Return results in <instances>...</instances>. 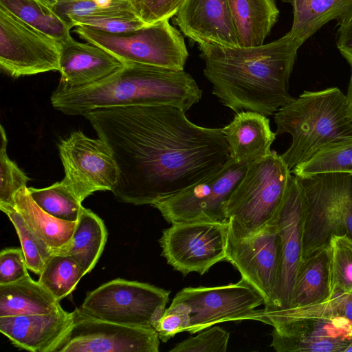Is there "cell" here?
Instances as JSON below:
<instances>
[{"mask_svg":"<svg viewBox=\"0 0 352 352\" xmlns=\"http://www.w3.org/2000/svg\"><path fill=\"white\" fill-rule=\"evenodd\" d=\"M185 0H134L139 16L147 24L175 16Z\"/></svg>","mask_w":352,"mask_h":352,"instance_id":"39","label":"cell"},{"mask_svg":"<svg viewBox=\"0 0 352 352\" xmlns=\"http://www.w3.org/2000/svg\"><path fill=\"white\" fill-rule=\"evenodd\" d=\"M23 252L19 248H7L0 252V285L16 282L28 275Z\"/></svg>","mask_w":352,"mask_h":352,"instance_id":"40","label":"cell"},{"mask_svg":"<svg viewBox=\"0 0 352 352\" xmlns=\"http://www.w3.org/2000/svg\"><path fill=\"white\" fill-rule=\"evenodd\" d=\"M336 46L342 56L352 65V20L338 30Z\"/></svg>","mask_w":352,"mask_h":352,"instance_id":"42","label":"cell"},{"mask_svg":"<svg viewBox=\"0 0 352 352\" xmlns=\"http://www.w3.org/2000/svg\"><path fill=\"white\" fill-rule=\"evenodd\" d=\"M346 96V99H347V103H348L349 113H350L351 116L352 117V65H351V78H350L349 85V87H348V91H347V95Z\"/></svg>","mask_w":352,"mask_h":352,"instance_id":"43","label":"cell"},{"mask_svg":"<svg viewBox=\"0 0 352 352\" xmlns=\"http://www.w3.org/2000/svg\"><path fill=\"white\" fill-rule=\"evenodd\" d=\"M293 8L290 32L303 44L323 25L339 27L352 20V0H287Z\"/></svg>","mask_w":352,"mask_h":352,"instance_id":"24","label":"cell"},{"mask_svg":"<svg viewBox=\"0 0 352 352\" xmlns=\"http://www.w3.org/2000/svg\"><path fill=\"white\" fill-rule=\"evenodd\" d=\"M72 318V311L61 306L48 314L0 317V331L17 348L51 352L70 327Z\"/></svg>","mask_w":352,"mask_h":352,"instance_id":"20","label":"cell"},{"mask_svg":"<svg viewBox=\"0 0 352 352\" xmlns=\"http://www.w3.org/2000/svg\"><path fill=\"white\" fill-rule=\"evenodd\" d=\"M297 178L306 203L304 259L328 245L333 235L352 238V174L322 173Z\"/></svg>","mask_w":352,"mask_h":352,"instance_id":"7","label":"cell"},{"mask_svg":"<svg viewBox=\"0 0 352 352\" xmlns=\"http://www.w3.org/2000/svg\"><path fill=\"white\" fill-rule=\"evenodd\" d=\"M244 320L271 325L277 352H344L352 341V322L302 307L254 309Z\"/></svg>","mask_w":352,"mask_h":352,"instance_id":"5","label":"cell"},{"mask_svg":"<svg viewBox=\"0 0 352 352\" xmlns=\"http://www.w3.org/2000/svg\"><path fill=\"white\" fill-rule=\"evenodd\" d=\"M230 333L221 327L213 325L176 344L170 352H226Z\"/></svg>","mask_w":352,"mask_h":352,"instance_id":"36","label":"cell"},{"mask_svg":"<svg viewBox=\"0 0 352 352\" xmlns=\"http://www.w3.org/2000/svg\"><path fill=\"white\" fill-rule=\"evenodd\" d=\"M0 209L15 228L28 270L39 276L53 250L30 228L15 206H0Z\"/></svg>","mask_w":352,"mask_h":352,"instance_id":"32","label":"cell"},{"mask_svg":"<svg viewBox=\"0 0 352 352\" xmlns=\"http://www.w3.org/2000/svg\"><path fill=\"white\" fill-rule=\"evenodd\" d=\"M133 1L134 0H59L54 10L67 21L74 16L138 15Z\"/></svg>","mask_w":352,"mask_h":352,"instance_id":"33","label":"cell"},{"mask_svg":"<svg viewBox=\"0 0 352 352\" xmlns=\"http://www.w3.org/2000/svg\"><path fill=\"white\" fill-rule=\"evenodd\" d=\"M72 322L51 352H158L153 328L129 327L73 311Z\"/></svg>","mask_w":352,"mask_h":352,"instance_id":"14","label":"cell"},{"mask_svg":"<svg viewBox=\"0 0 352 352\" xmlns=\"http://www.w3.org/2000/svg\"><path fill=\"white\" fill-rule=\"evenodd\" d=\"M175 21L199 47H239L228 0H185Z\"/></svg>","mask_w":352,"mask_h":352,"instance_id":"18","label":"cell"},{"mask_svg":"<svg viewBox=\"0 0 352 352\" xmlns=\"http://www.w3.org/2000/svg\"><path fill=\"white\" fill-rule=\"evenodd\" d=\"M305 214L303 186L297 177L291 174L284 198L276 212L281 245L279 282L272 305L264 308L285 309L290 305L296 277L303 259Z\"/></svg>","mask_w":352,"mask_h":352,"instance_id":"17","label":"cell"},{"mask_svg":"<svg viewBox=\"0 0 352 352\" xmlns=\"http://www.w3.org/2000/svg\"><path fill=\"white\" fill-rule=\"evenodd\" d=\"M0 131V206H15V196L19 190L27 187L29 178L9 158L7 153L8 139L2 125Z\"/></svg>","mask_w":352,"mask_h":352,"instance_id":"35","label":"cell"},{"mask_svg":"<svg viewBox=\"0 0 352 352\" xmlns=\"http://www.w3.org/2000/svg\"><path fill=\"white\" fill-rule=\"evenodd\" d=\"M302 43L289 31L281 38L252 47H200L204 74L212 93L236 113L251 111L266 116L293 100L289 80Z\"/></svg>","mask_w":352,"mask_h":352,"instance_id":"2","label":"cell"},{"mask_svg":"<svg viewBox=\"0 0 352 352\" xmlns=\"http://www.w3.org/2000/svg\"><path fill=\"white\" fill-rule=\"evenodd\" d=\"M45 5L47 6L48 7L51 8H54L57 3H58L59 0H38Z\"/></svg>","mask_w":352,"mask_h":352,"instance_id":"44","label":"cell"},{"mask_svg":"<svg viewBox=\"0 0 352 352\" xmlns=\"http://www.w3.org/2000/svg\"><path fill=\"white\" fill-rule=\"evenodd\" d=\"M202 91L184 70L126 63L111 76L91 85L67 89L58 85L53 107L64 114L84 116L102 108L166 104L186 112L201 98Z\"/></svg>","mask_w":352,"mask_h":352,"instance_id":"3","label":"cell"},{"mask_svg":"<svg viewBox=\"0 0 352 352\" xmlns=\"http://www.w3.org/2000/svg\"><path fill=\"white\" fill-rule=\"evenodd\" d=\"M291 173L296 177L322 173L352 174V137L329 144L307 161L295 166Z\"/></svg>","mask_w":352,"mask_h":352,"instance_id":"29","label":"cell"},{"mask_svg":"<svg viewBox=\"0 0 352 352\" xmlns=\"http://www.w3.org/2000/svg\"><path fill=\"white\" fill-rule=\"evenodd\" d=\"M240 47L263 44L279 15L274 0H228Z\"/></svg>","mask_w":352,"mask_h":352,"instance_id":"23","label":"cell"},{"mask_svg":"<svg viewBox=\"0 0 352 352\" xmlns=\"http://www.w3.org/2000/svg\"><path fill=\"white\" fill-rule=\"evenodd\" d=\"M228 223L186 221L172 223L159 240L163 256L173 268L186 276L204 274L226 261Z\"/></svg>","mask_w":352,"mask_h":352,"instance_id":"12","label":"cell"},{"mask_svg":"<svg viewBox=\"0 0 352 352\" xmlns=\"http://www.w3.org/2000/svg\"><path fill=\"white\" fill-rule=\"evenodd\" d=\"M168 19L123 33H109L85 26L74 30L89 43L100 47L124 63L184 70L188 53L182 35Z\"/></svg>","mask_w":352,"mask_h":352,"instance_id":"8","label":"cell"},{"mask_svg":"<svg viewBox=\"0 0 352 352\" xmlns=\"http://www.w3.org/2000/svg\"><path fill=\"white\" fill-rule=\"evenodd\" d=\"M60 43L0 5V66L18 78L59 71Z\"/></svg>","mask_w":352,"mask_h":352,"instance_id":"13","label":"cell"},{"mask_svg":"<svg viewBox=\"0 0 352 352\" xmlns=\"http://www.w3.org/2000/svg\"><path fill=\"white\" fill-rule=\"evenodd\" d=\"M344 352H352V341L349 343Z\"/></svg>","mask_w":352,"mask_h":352,"instance_id":"45","label":"cell"},{"mask_svg":"<svg viewBox=\"0 0 352 352\" xmlns=\"http://www.w3.org/2000/svg\"><path fill=\"white\" fill-rule=\"evenodd\" d=\"M226 255V261L263 297L265 307H271L278 285L281 265L276 214L264 227L248 234L228 225Z\"/></svg>","mask_w":352,"mask_h":352,"instance_id":"11","label":"cell"},{"mask_svg":"<svg viewBox=\"0 0 352 352\" xmlns=\"http://www.w3.org/2000/svg\"><path fill=\"white\" fill-rule=\"evenodd\" d=\"M291 174L274 151L250 163L227 203L229 226L248 234L267 225L284 198Z\"/></svg>","mask_w":352,"mask_h":352,"instance_id":"6","label":"cell"},{"mask_svg":"<svg viewBox=\"0 0 352 352\" xmlns=\"http://www.w3.org/2000/svg\"><path fill=\"white\" fill-rule=\"evenodd\" d=\"M190 324V309L184 302L173 300L166 308L161 318L156 322L154 329L160 341L166 342L176 334L187 331Z\"/></svg>","mask_w":352,"mask_h":352,"instance_id":"38","label":"cell"},{"mask_svg":"<svg viewBox=\"0 0 352 352\" xmlns=\"http://www.w3.org/2000/svg\"><path fill=\"white\" fill-rule=\"evenodd\" d=\"M174 300L190 309V334L227 321L244 320L258 307L265 304L263 297L245 279L236 283L214 287H185Z\"/></svg>","mask_w":352,"mask_h":352,"instance_id":"16","label":"cell"},{"mask_svg":"<svg viewBox=\"0 0 352 352\" xmlns=\"http://www.w3.org/2000/svg\"><path fill=\"white\" fill-rule=\"evenodd\" d=\"M249 164L236 162L228 157L223 166L214 174L152 206L171 224L186 221L228 223V201Z\"/></svg>","mask_w":352,"mask_h":352,"instance_id":"10","label":"cell"},{"mask_svg":"<svg viewBox=\"0 0 352 352\" xmlns=\"http://www.w3.org/2000/svg\"><path fill=\"white\" fill-rule=\"evenodd\" d=\"M74 26H85L109 33H123L148 25L138 15L104 17L74 16L68 19Z\"/></svg>","mask_w":352,"mask_h":352,"instance_id":"37","label":"cell"},{"mask_svg":"<svg viewBox=\"0 0 352 352\" xmlns=\"http://www.w3.org/2000/svg\"><path fill=\"white\" fill-rule=\"evenodd\" d=\"M60 79L58 86L76 89L111 76L125 63L103 48L75 41L71 35L60 41Z\"/></svg>","mask_w":352,"mask_h":352,"instance_id":"19","label":"cell"},{"mask_svg":"<svg viewBox=\"0 0 352 352\" xmlns=\"http://www.w3.org/2000/svg\"><path fill=\"white\" fill-rule=\"evenodd\" d=\"M229 146V157L236 162L251 163L267 155L276 138L266 116L241 111L221 129Z\"/></svg>","mask_w":352,"mask_h":352,"instance_id":"21","label":"cell"},{"mask_svg":"<svg viewBox=\"0 0 352 352\" xmlns=\"http://www.w3.org/2000/svg\"><path fill=\"white\" fill-rule=\"evenodd\" d=\"M15 207L30 228L53 250L69 242L77 221L57 219L41 209L31 197L28 187L15 196Z\"/></svg>","mask_w":352,"mask_h":352,"instance_id":"27","label":"cell"},{"mask_svg":"<svg viewBox=\"0 0 352 352\" xmlns=\"http://www.w3.org/2000/svg\"><path fill=\"white\" fill-rule=\"evenodd\" d=\"M274 122L276 135L287 133L292 138L280 155L290 170L329 144L352 137L346 96L337 87L305 91L275 113Z\"/></svg>","mask_w":352,"mask_h":352,"instance_id":"4","label":"cell"},{"mask_svg":"<svg viewBox=\"0 0 352 352\" xmlns=\"http://www.w3.org/2000/svg\"><path fill=\"white\" fill-rule=\"evenodd\" d=\"M110 148L120 201L153 205L219 171L230 151L221 129L190 122L166 104L102 108L83 116Z\"/></svg>","mask_w":352,"mask_h":352,"instance_id":"1","label":"cell"},{"mask_svg":"<svg viewBox=\"0 0 352 352\" xmlns=\"http://www.w3.org/2000/svg\"><path fill=\"white\" fill-rule=\"evenodd\" d=\"M58 147L65 172L63 180L82 201L95 192L113 191L119 169L105 142L76 131L62 140Z\"/></svg>","mask_w":352,"mask_h":352,"instance_id":"15","label":"cell"},{"mask_svg":"<svg viewBox=\"0 0 352 352\" xmlns=\"http://www.w3.org/2000/svg\"><path fill=\"white\" fill-rule=\"evenodd\" d=\"M329 294L330 248L328 245L302 259L289 307L322 302L329 299Z\"/></svg>","mask_w":352,"mask_h":352,"instance_id":"25","label":"cell"},{"mask_svg":"<svg viewBox=\"0 0 352 352\" xmlns=\"http://www.w3.org/2000/svg\"><path fill=\"white\" fill-rule=\"evenodd\" d=\"M330 248V294L329 298L352 291V238L333 235Z\"/></svg>","mask_w":352,"mask_h":352,"instance_id":"34","label":"cell"},{"mask_svg":"<svg viewBox=\"0 0 352 352\" xmlns=\"http://www.w3.org/2000/svg\"><path fill=\"white\" fill-rule=\"evenodd\" d=\"M170 293L149 283L116 278L89 292L79 308L103 320L154 329L166 308Z\"/></svg>","mask_w":352,"mask_h":352,"instance_id":"9","label":"cell"},{"mask_svg":"<svg viewBox=\"0 0 352 352\" xmlns=\"http://www.w3.org/2000/svg\"><path fill=\"white\" fill-rule=\"evenodd\" d=\"M60 307V302L30 275L0 285V317L48 314Z\"/></svg>","mask_w":352,"mask_h":352,"instance_id":"26","label":"cell"},{"mask_svg":"<svg viewBox=\"0 0 352 352\" xmlns=\"http://www.w3.org/2000/svg\"><path fill=\"white\" fill-rule=\"evenodd\" d=\"M34 202L52 216L67 221H77L82 201L63 180L43 188H28Z\"/></svg>","mask_w":352,"mask_h":352,"instance_id":"30","label":"cell"},{"mask_svg":"<svg viewBox=\"0 0 352 352\" xmlns=\"http://www.w3.org/2000/svg\"><path fill=\"white\" fill-rule=\"evenodd\" d=\"M85 275L81 267L74 260L53 253L38 280L60 302L74 291Z\"/></svg>","mask_w":352,"mask_h":352,"instance_id":"31","label":"cell"},{"mask_svg":"<svg viewBox=\"0 0 352 352\" xmlns=\"http://www.w3.org/2000/svg\"><path fill=\"white\" fill-rule=\"evenodd\" d=\"M107 239V230L102 220L82 206L70 240L64 246L53 250V253L72 258L87 274L96 265Z\"/></svg>","mask_w":352,"mask_h":352,"instance_id":"22","label":"cell"},{"mask_svg":"<svg viewBox=\"0 0 352 352\" xmlns=\"http://www.w3.org/2000/svg\"><path fill=\"white\" fill-rule=\"evenodd\" d=\"M0 5L21 20L61 41L74 25L38 0H0Z\"/></svg>","mask_w":352,"mask_h":352,"instance_id":"28","label":"cell"},{"mask_svg":"<svg viewBox=\"0 0 352 352\" xmlns=\"http://www.w3.org/2000/svg\"><path fill=\"white\" fill-rule=\"evenodd\" d=\"M302 307L329 316L343 317L352 322V291L338 294L320 303Z\"/></svg>","mask_w":352,"mask_h":352,"instance_id":"41","label":"cell"}]
</instances>
